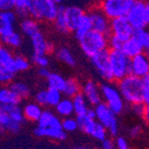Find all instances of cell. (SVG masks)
<instances>
[{"label": "cell", "mask_w": 149, "mask_h": 149, "mask_svg": "<svg viewBox=\"0 0 149 149\" xmlns=\"http://www.w3.org/2000/svg\"><path fill=\"white\" fill-rule=\"evenodd\" d=\"M79 48L87 57H92L100 51L109 47V36H105L97 30H91L89 33L78 41Z\"/></svg>", "instance_id": "obj_1"}, {"label": "cell", "mask_w": 149, "mask_h": 149, "mask_svg": "<svg viewBox=\"0 0 149 149\" xmlns=\"http://www.w3.org/2000/svg\"><path fill=\"white\" fill-rule=\"evenodd\" d=\"M118 88L127 104L143 102L142 100V78L128 74L118 81Z\"/></svg>", "instance_id": "obj_2"}, {"label": "cell", "mask_w": 149, "mask_h": 149, "mask_svg": "<svg viewBox=\"0 0 149 149\" xmlns=\"http://www.w3.org/2000/svg\"><path fill=\"white\" fill-rule=\"evenodd\" d=\"M101 88L102 101L107 103L115 114L120 115L126 109V101L119 91L118 86L111 81H105L100 85Z\"/></svg>", "instance_id": "obj_3"}, {"label": "cell", "mask_w": 149, "mask_h": 149, "mask_svg": "<svg viewBox=\"0 0 149 149\" xmlns=\"http://www.w3.org/2000/svg\"><path fill=\"white\" fill-rule=\"evenodd\" d=\"M109 67L113 79L119 81L130 74V58L122 50H109Z\"/></svg>", "instance_id": "obj_4"}, {"label": "cell", "mask_w": 149, "mask_h": 149, "mask_svg": "<svg viewBox=\"0 0 149 149\" xmlns=\"http://www.w3.org/2000/svg\"><path fill=\"white\" fill-rule=\"evenodd\" d=\"M96 120L101 123L107 129L111 137L116 138L119 134V122L117 119V114H115L109 107L102 101L98 105L94 107Z\"/></svg>", "instance_id": "obj_5"}, {"label": "cell", "mask_w": 149, "mask_h": 149, "mask_svg": "<svg viewBox=\"0 0 149 149\" xmlns=\"http://www.w3.org/2000/svg\"><path fill=\"white\" fill-rule=\"evenodd\" d=\"M76 119L78 122L79 129L84 134H88L98 142L103 141L107 138V134H109L107 129L96 119L90 118L87 115L76 116Z\"/></svg>", "instance_id": "obj_6"}, {"label": "cell", "mask_w": 149, "mask_h": 149, "mask_svg": "<svg viewBox=\"0 0 149 149\" xmlns=\"http://www.w3.org/2000/svg\"><path fill=\"white\" fill-rule=\"evenodd\" d=\"M61 10L60 4L53 0H38L29 17L38 21L53 22Z\"/></svg>", "instance_id": "obj_7"}, {"label": "cell", "mask_w": 149, "mask_h": 149, "mask_svg": "<svg viewBox=\"0 0 149 149\" xmlns=\"http://www.w3.org/2000/svg\"><path fill=\"white\" fill-rule=\"evenodd\" d=\"M136 1L137 0H100L99 8L113 20L115 18L126 17Z\"/></svg>", "instance_id": "obj_8"}, {"label": "cell", "mask_w": 149, "mask_h": 149, "mask_svg": "<svg viewBox=\"0 0 149 149\" xmlns=\"http://www.w3.org/2000/svg\"><path fill=\"white\" fill-rule=\"evenodd\" d=\"M126 18L132 27L134 28V30L146 28L149 25L146 2H144L143 0H137L132 6V8L129 10Z\"/></svg>", "instance_id": "obj_9"}, {"label": "cell", "mask_w": 149, "mask_h": 149, "mask_svg": "<svg viewBox=\"0 0 149 149\" xmlns=\"http://www.w3.org/2000/svg\"><path fill=\"white\" fill-rule=\"evenodd\" d=\"M90 62L92 64L93 68L100 76L105 81H112L113 75L112 71H111V67H109V50L105 49L103 51H100L97 54L93 55L92 57H90Z\"/></svg>", "instance_id": "obj_10"}, {"label": "cell", "mask_w": 149, "mask_h": 149, "mask_svg": "<svg viewBox=\"0 0 149 149\" xmlns=\"http://www.w3.org/2000/svg\"><path fill=\"white\" fill-rule=\"evenodd\" d=\"M134 28L129 23L126 17L115 18L111 20V35L120 38L121 40L125 42L129 38L134 36Z\"/></svg>", "instance_id": "obj_11"}, {"label": "cell", "mask_w": 149, "mask_h": 149, "mask_svg": "<svg viewBox=\"0 0 149 149\" xmlns=\"http://www.w3.org/2000/svg\"><path fill=\"white\" fill-rule=\"evenodd\" d=\"M88 14L92 21L93 29L109 37L111 36V19L102 12L101 8H93Z\"/></svg>", "instance_id": "obj_12"}, {"label": "cell", "mask_w": 149, "mask_h": 149, "mask_svg": "<svg viewBox=\"0 0 149 149\" xmlns=\"http://www.w3.org/2000/svg\"><path fill=\"white\" fill-rule=\"evenodd\" d=\"M81 93L91 107H96L102 102L101 88L94 80H86L81 85Z\"/></svg>", "instance_id": "obj_13"}, {"label": "cell", "mask_w": 149, "mask_h": 149, "mask_svg": "<svg viewBox=\"0 0 149 149\" xmlns=\"http://www.w3.org/2000/svg\"><path fill=\"white\" fill-rule=\"evenodd\" d=\"M149 73V56L145 52L130 58V74L143 78Z\"/></svg>", "instance_id": "obj_14"}, {"label": "cell", "mask_w": 149, "mask_h": 149, "mask_svg": "<svg viewBox=\"0 0 149 149\" xmlns=\"http://www.w3.org/2000/svg\"><path fill=\"white\" fill-rule=\"evenodd\" d=\"M18 15L14 10H3L0 13V38L10 35L16 31Z\"/></svg>", "instance_id": "obj_15"}, {"label": "cell", "mask_w": 149, "mask_h": 149, "mask_svg": "<svg viewBox=\"0 0 149 149\" xmlns=\"http://www.w3.org/2000/svg\"><path fill=\"white\" fill-rule=\"evenodd\" d=\"M33 134L38 138L48 139L55 142H63L67 140V132L63 128H50V127H39L36 126L33 129Z\"/></svg>", "instance_id": "obj_16"}, {"label": "cell", "mask_w": 149, "mask_h": 149, "mask_svg": "<svg viewBox=\"0 0 149 149\" xmlns=\"http://www.w3.org/2000/svg\"><path fill=\"white\" fill-rule=\"evenodd\" d=\"M28 40H29L32 51H33L32 54H47L52 50V45L45 38L42 30L37 32Z\"/></svg>", "instance_id": "obj_17"}, {"label": "cell", "mask_w": 149, "mask_h": 149, "mask_svg": "<svg viewBox=\"0 0 149 149\" xmlns=\"http://www.w3.org/2000/svg\"><path fill=\"white\" fill-rule=\"evenodd\" d=\"M64 10V15L67 21L68 27L70 31L74 32L77 24L81 19V17L85 15V12L82 10L81 8L77 5H68L66 8H63Z\"/></svg>", "instance_id": "obj_18"}, {"label": "cell", "mask_w": 149, "mask_h": 149, "mask_svg": "<svg viewBox=\"0 0 149 149\" xmlns=\"http://www.w3.org/2000/svg\"><path fill=\"white\" fill-rule=\"evenodd\" d=\"M37 126L39 127H50V128H63L62 119L55 112L51 109H44L42 116L37 122Z\"/></svg>", "instance_id": "obj_19"}, {"label": "cell", "mask_w": 149, "mask_h": 149, "mask_svg": "<svg viewBox=\"0 0 149 149\" xmlns=\"http://www.w3.org/2000/svg\"><path fill=\"white\" fill-rule=\"evenodd\" d=\"M0 128L3 132L16 134L18 132H20L21 128H22V124L20 122L14 120L5 112L0 111Z\"/></svg>", "instance_id": "obj_20"}, {"label": "cell", "mask_w": 149, "mask_h": 149, "mask_svg": "<svg viewBox=\"0 0 149 149\" xmlns=\"http://www.w3.org/2000/svg\"><path fill=\"white\" fill-rule=\"evenodd\" d=\"M42 107V105H40L36 101H30L25 103L23 107L25 120L29 122H38L42 116L43 112H44V109Z\"/></svg>", "instance_id": "obj_21"}, {"label": "cell", "mask_w": 149, "mask_h": 149, "mask_svg": "<svg viewBox=\"0 0 149 149\" xmlns=\"http://www.w3.org/2000/svg\"><path fill=\"white\" fill-rule=\"evenodd\" d=\"M0 68H4L18 73L15 68V55L13 54L12 49L4 45L0 47Z\"/></svg>", "instance_id": "obj_22"}, {"label": "cell", "mask_w": 149, "mask_h": 149, "mask_svg": "<svg viewBox=\"0 0 149 149\" xmlns=\"http://www.w3.org/2000/svg\"><path fill=\"white\" fill-rule=\"evenodd\" d=\"M41 30L40 25L38 23V20L33 19L31 17H27L22 19L20 22V31L22 32V35L26 37L27 39L31 38L33 35H36L37 32Z\"/></svg>", "instance_id": "obj_23"}, {"label": "cell", "mask_w": 149, "mask_h": 149, "mask_svg": "<svg viewBox=\"0 0 149 149\" xmlns=\"http://www.w3.org/2000/svg\"><path fill=\"white\" fill-rule=\"evenodd\" d=\"M121 50L129 58H132V57L136 56V55L140 54V53L144 52V49L142 47V45L139 42V40L136 38V36L129 38L128 40L125 41Z\"/></svg>", "instance_id": "obj_24"}, {"label": "cell", "mask_w": 149, "mask_h": 149, "mask_svg": "<svg viewBox=\"0 0 149 149\" xmlns=\"http://www.w3.org/2000/svg\"><path fill=\"white\" fill-rule=\"evenodd\" d=\"M55 58L60 63L69 66V67H75L76 66V58L71 52V50L66 46H61L56 48L54 51Z\"/></svg>", "instance_id": "obj_25"}, {"label": "cell", "mask_w": 149, "mask_h": 149, "mask_svg": "<svg viewBox=\"0 0 149 149\" xmlns=\"http://www.w3.org/2000/svg\"><path fill=\"white\" fill-rule=\"evenodd\" d=\"M54 112L61 118L72 117L73 114H75L72 98H68V97H65V96L63 97V99L54 107Z\"/></svg>", "instance_id": "obj_26"}, {"label": "cell", "mask_w": 149, "mask_h": 149, "mask_svg": "<svg viewBox=\"0 0 149 149\" xmlns=\"http://www.w3.org/2000/svg\"><path fill=\"white\" fill-rule=\"evenodd\" d=\"M21 98L16 94L10 86H4L0 89V104L1 105H15L20 104Z\"/></svg>", "instance_id": "obj_27"}, {"label": "cell", "mask_w": 149, "mask_h": 149, "mask_svg": "<svg viewBox=\"0 0 149 149\" xmlns=\"http://www.w3.org/2000/svg\"><path fill=\"white\" fill-rule=\"evenodd\" d=\"M91 30H93L92 21H91V18H90L89 14H86L85 13V15L81 17V19H80L78 24H77L76 28H75L74 36L77 39V41H79L87 33H89Z\"/></svg>", "instance_id": "obj_28"}, {"label": "cell", "mask_w": 149, "mask_h": 149, "mask_svg": "<svg viewBox=\"0 0 149 149\" xmlns=\"http://www.w3.org/2000/svg\"><path fill=\"white\" fill-rule=\"evenodd\" d=\"M62 93L65 97L73 98L77 94L81 93V85L76 78L69 77V78H67V81H66V85H65Z\"/></svg>", "instance_id": "obj_29"}, {"label": "cell", "mask_w": 149, "mask_h": 149, "mask_svg": "<svg viewBox=\"0 0 149 149\" xmlns=\"http://www.w3.org/2000/svg\"><path fill=\"white\" fill-rule=\"evenodd\" d=\"M10 89L22 99H27L31 94V88L29 87L27 82L23 80H14L12 84L8 85Z\"/></svg>", "instance_id": "obj_30"}, {"label": "cell", "mask_w": 149, "mask_h": 149, "mask_svg": "<svg viewBox=\"0 0 149 149\" xmlns=\"http://www.w3.org/2000/svg\"><path fill=\"white\" fill-rule=\"evenodd\" d=\"M0 39H1L2 45H4V46H6V47H8L10 49L13 50L20 48L23 44L22 36L18 31H14L10 35L5 36V37L0 38Z\"/></svg>", "instance_id": "obj_31"}, {"label": "cell", "mask_w": 149, "mask_h": 149, "mask_svg": "<svg viewBox=\"0 0 149 149\" xmlns=\"http://www.w3.org/2000/svg\"><path fill=\"white\" fill-rule=\"evenodd\" d=\"M0 111H3L8 115H10V117L16 121L20 122L21 124H23L25 122L24 113H23V107H20V104H15V105H1Z\"/></svg>", "instance_id": "obj_32"}, {"label": "cell", "mask_w": 149, "mask_h": 149, "mask_svg": "<svg viewBox=\"0 0 149 149\" xmlns=\"http://www.w3.org/2000/svg\"><path fill=\"white\" fill-rule=\"evenodd\" d=\"M72 100L73 105H74V113L76 116H82V115L87 114V112L90 109V104L88 103L87 99L82 95V93H79L76 96H74Z\"/></svg>", "instance_id": "obj_33"}, {"label": "cell", "mask_w": 149, "mask_h": 149, "mask_svg": "<svg viewBox=\"0 0 149 149\" xmlns=\"http://www.w3.org/2000/svg\"><path fill=\"white\" fill-rule=\"evenodd\" d=\"M45 80H46V84H47L48 88H52V89L63 91L65 85H66V81H67V78H65L60 73L51 72L49 74V76Z\"/></svg>", "instance_id": "obj_34"}, {"label": "cell", "mask_w": 149, "mask_h": 149, "mask_svg": "<svg viewBox=\"0 0 149 149\" xmlns=\"http://www.w3.org/2000/svg\"><path fill=\"white\" fill-rule=\"evenodd\" d=\"M53 27L56 30L57 32H60L62 35H66L68 32H70L69 27H68L67 21H66V18L64 15V10L63 8H61V10L58 13L57 17L55 18V20L53 21Z\"/></svg>", "instance_id": "obj_35"}, {"label": "cell", "mask_w": 149, "mask_h": 149, "mask_svg": "<svg viewBox=\"0 0 149 149\" xmlns=\"http://www.w3.org/2000/svg\"><path fill=\"white\" fill-rule=\"evenodd\" d=\"M62 91L52 88H47V104L49 107H55L57 103L63 99Z\"/></svg>", "instance_id": "obj_36"}, {"label": "cell", "mask_w": 149, "mask_h": 149, "mask_svg": "<svg viewBox=\"0 0 149 149\" xmlns=\"http://www.w3.org/2000/svg\"><path fill=\"white\" fill-rule=\"evenodd\" d=\"M134 36L141 43L142 47L144 49V52L149 56V29L146 27L143 29L136 30Z\"/></svg>", "instance_id": "obj_37"}, {"label": "cell", "mask_w": 149, "mask_h": 149, "mask_svg": "<svg viewBox=\"0 0 149 149\" xmlns=\"http://www.w3.org/2000/svg\"><path fill=\"white\" fill-rule=\"evenodd\" d=\"M62 126H63V129H64L67 134H69V132H76L77 129H79L77 119L73 117L63 118Z\"/></svg>", "instance_id": "obj_38"}, {"label": "cell", "mask_w": 149, "mask_h": 149, "mask_svg": "<svg viewBox=\"0 0 149 149\" xmlns=\"http://www.w3.org/2000/svg\"><path fill=\"white\" fill-rule=\"evenodd\" d=\"M15 68L16 71L19 72H25L30 68L29 61L22 54H16L15 55Z\"/></svg>", "instance_id": "obj_39"}, {"label": "cell", "mask_w": 149, "mask_h": 149, "mask_svg": "<svg viewBox=\"0 0 149 149\" xmlns=\"http://www.w3.org/2000/svg\"><path fill=\"white\" fill-rule=\"evenodd\" d=\"M13 2H14V10L16 12L18 17L24 19L29 16L25 0H13Z\"/></svg>", "instance_id": "obj_40"}, {"label": "cell", "mask_w": 149, "mask_h": 149, "mask_svg": "<svg viewBox=\"0 0 149 149\" xmlns=\"http://www.w3.org/2000/svg\"><path fill=\"white\" fill-rule=\"evenodd\" d=\"M142 100L145 105H149V73L142 78Z\"/></svg>", "instance_id": "obj_41"}, {"label": "cell", "mask_w": 149, "mask_h": 149, "mask_svg": "<svg viewBox=\"0 0 149 149\" xmlns=\"http://www.w3.org/2000/svg\"><path fill=\"white\" fill-rule=\"evenodd\" d=\"M31 61L38 68L48 67L50 65V60L47 54H32Z\"/></svg>", "instance_id": "obj_42"}, {"label": "cell", "mask_w": 149, "mask_h": 149, "mask_svg": "<svg viewBox=\"0 0 149 149\" xmlns=\"http://www.w3.org/2000/svg\"><path fill=\"white\" fill-rule=\"evenodd\" d=\"M35 101L42 107H48L47 104V89L38 90L35 94Z\"/></svg>", "instance_id": "obj_43"}, {"label": "cell", "mask_w": 149, "mask_h": 149, "mask_svg": "<svg viewBox=\"0 0 149 149\" xmlns=\"http://www.w3.org/2000/svg\"><path fill=\"white\" fill-rule=\"evenodd\" d=\"M145 107L146 105L143 103V102H140V103H134V104H129V109L130 112L137 116V117H142L144 116V112H145Z\"/></svg>", "instance_id": "obj_44"}, {"label": "cell", "mask_w": 149, "mask_h": 149, "mask_svg": "<svg viewBox=\"0 0 149 149\" xmlns=\"http://www.w3.org/2000/svg\"><path fill=\"white\" fill-rule=\"evenodd\" d=\"M123 44H124V41L121 40L120 38L116 37L114 35H111L109 37V46L111 47V49L121 50Z\"/></svg>", "instance_id": "obj_45"}, {"label": "cell", "mask_w": 149, "mask_h": 149, "mask_svg": "<svg viewBox=\"0 0 149 149\" xmlns=\"http://www.w3.org/2000/svg\"><path fill=\"white\" fill-rule=\"evenodd\" d=\"M115 144H116V149H130L128 141L123 136H117L115 139Z\"/></svg>", "instance_id": "obj_46"}, {"label": "cell", "mask_w": 149, "mask_h": 149, "mask_svg": "<svg viewBox=\"0 0 149 149\" xmlns=\"http://www.w3.org/2000/svg\"><path fill=\"white\" fill-rule=\"evenodd\" d=\"M100 149H116L115 140L107 137V139L100 142Z\"/></svg>", "instance_id": "obj_47"}, {"label": "cell", "mask_w": 149, "mask_h": 149, "mask_svg": "<svg viewBox=\"0 0 149 149\" xmlns=\"http://www.w3.org/2000/svg\"><path fill=\"white\" fill-rule=\"evenodd\" d=\"M142 134V126L140 124H134V125H132V126L128 129L129 137L132 138V139L140 137V134Z\"/></svg>", "instance_id": "obj_48"}, {"label": "cell", "mask_w": 149, "mask_h": 149, "mask_svg": "<svg viewBox=\"0 0 149 149\" xmlns=\"http://www.w3.org/2000/svg\"><path fill=\"white\" fill-rule=\"evenodd\" d=\"M0 10H1V12L14 10L13 0H0Z\"/></svg>", "instance_id": "obj_49"}, {"label": "cell", "mask_w": 149, "mask_h": 149, "mask_svg": "<svg viewBox=\"0 0 149 149\" xmlns=\"http://www.w3.org/2000/svg\"><path fill=\"white\" fill-rule=\"evenodd\" d=\"M50 71L49 69H48L47 67H41V68H38L37 70V74L39 77H41V78H44V79H46L48 76H49L50 74Z\"/></svg>", "instance_id": "obj_50"}, {"label": "cell", "mask_w": 149, "mask_h": 149, "mask_svg": "<svg viewBox=\"0 0 149 149\" xmlns=\"http://www.w3.org/2000/svg\"><path fill=\"white\" fill-rule=\"evenodd\" d=\"M143 119H144V121L149 125V105H146V107H145V112H144V116H143Z\"/></svg>", "instance_id": "obj_51"}, {"label": "cell", "mask_w": 149, "mask_h": 149, "mask_svg": "<svg viewBox=\"0 0 149 149\" xmlns=\"http://www.w3.org/2000/svg\"><path fill=\"white\" fill-rule=\"evenodd\" d=\"M68 149H93V148L90 146H76V147H71V148H68Z\"/></svg>", "instance_id": "obj_52"}, {"label": "cell", "mask_w": 149, "mask_h": 149, "mask_svg": "<svg viewBox=\"0 0 149 149\" xmlns=\"http://www.w3.org/2000/svg\"><path fill=\"white\" fill-rule=\"evenodd\" d=\"M146 6H147V14H148V18H149V0L146 2Z\"/></svg>", "instance_id": "obj_53"}, {"label": "cell", "mask_w": 149, "mask_h": 149, "mask_svg": "<svg viewBox=\"0 0 149 149\" xmlns=\"http://www.w3.org/2000/svg\"><path fill=\"white\" fill-rule=\"evenodd\" d=\"M53 1H55V2H56V3H58V4H61V3H62L63 1H64V0H53Z\"/></svg>", "instance_id": "obj_54"}]
</instances>
